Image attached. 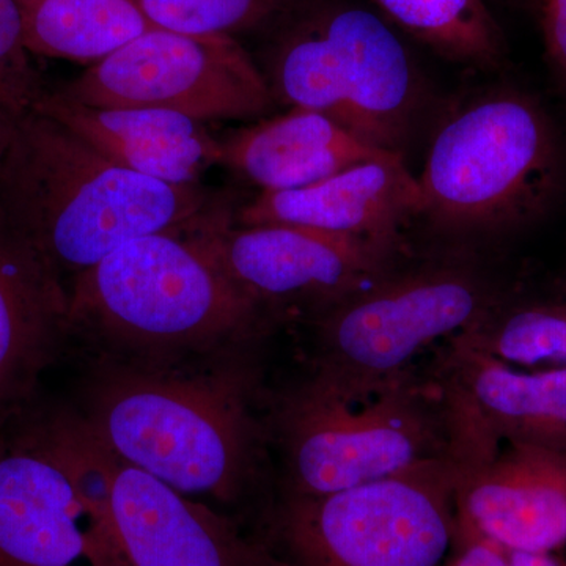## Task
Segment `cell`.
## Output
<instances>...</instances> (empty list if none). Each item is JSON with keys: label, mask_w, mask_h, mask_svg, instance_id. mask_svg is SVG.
<instances>
[{"label": "cell", "mask_w": 566, "mask_h": 566, "mask_svg": "<svg viewBox=\"0 0 566 566\" xmlns=\"http://www.w3.org/2000/svg\"><path fill=\"white\" fill-rule=\"evenodd\" d=\"M211 202L199 182L117 166L39 109L0 163V214L61 282L137 238L199 229L219 212Z\"/></svg>", "instance_id": "cell-1"}, {"label": "cell", "mask_w": 566, "mask_h": 566, "mask_svg": "<svg viewBox=\"0 0 566 566\" xmlns=\"http://www.w3.org/2000/svg\"><path fill=\"white\" fill-rule=\"evenodd\" d=\"M244 374L107 370L92 387L84 430L115 457L182 494L238 497L255 463Z\"/></svg>", "instance_id": "cell-2"}, {"label": "cell", "mask_w": 566, "mask_h": 566, "mask_svg": "<svg viewBox=\"0 0 566 566\" xmlns=\"http://www.w3.org/2000/svg\"><path fill=\"white\" fill-rule=\"evenodd\" d=\"M207 223L137 238L76 275L66 290L70 326L158 360L251 333L263 308L223 271Z\"/></svg>", "instance_id": "cell-3"}, {"label": "cell", "mask_w": 566, "mask_h": 566, "mask_svg": "<svg viewBox=\"0 0 566 566\" xmlns=\"http://www.w3.org/2000/svg\"><path fill=\"white\" fill-rule=\"evenodd\" d=\"M564 170V144L542 104L517 91L485 93L436 132L417 175L420 218L463 237L517 229L553 203Z\"/></svg>", "instance_id": "cell-4"}, {"label": "cell", "mask_w": 566, "mask_h": 566, "mask_svg": "<svg viewBox=\"0 0 566 566\" xmlns=\"http://www.w3.org/2000/svg\"><path fill=\"white\" fill-rule=\"evenodd\" d=\"M455 457L365 485L289 495L268 566H439L455 539Z\"/></svg>", "instance_id": "cell-5"}, {"label": "cell", "mask_w": 566, "mask_h": 566, "mask_svg": "<svg viewBox=\"0 0 566 566\" xmlns=\"http://www.w3.org/2000/svg\"><path fill=\"white\" fill-rule=\"evenodd\" d=\"M279 428L293 495L337 493L455 457L444 394L409 375L357 401L311 379L286 400Z\"/></svg>", "instance_id": "cell-6"}, {"label": "cell", "mask_w": 566, "mask_h": 566, "mask_svg": "<svg viewBox=\"0 0 566 566\" xmlns=\"http://www.w3.org/2000/svg\"><path fill=\"white\" fill-rule=\"evenodd\" d=\"M271 91L357 139L403 150L419 107V80L397 33L371 11L331 6L308 14L275 51Z\"/></svg>", "instance_id": "cell-7"}, {"label": "cell", "mask_w": 566, "mask_h": 566, "mask_svg": "<svg viewBox=\"0 0 566 566\" xmlns=\"http://www.w3.org/2000/svg\"><path fill=\"white\" fill-rule=\"evenodd\" d=\"M501 296L468 268L382 274L322 312L314 379L348 400H365L408 375L424 348L474 326Z\"/></svg>", "instance_id": "cell-8"}, {"label": "cell", "mask_w": 566, "mask_h": 566, "mask_svg": "<svg viewBox=\"0 0 566 566\" xmlns=\"http://www.w3.org/2000/svg\"><path fill=\"white\" fill-rule=\"evenodd\" d=\"M0 436V566H123L73 422Z\"/></svg>", "instance_id": "cell-9"}, {"label": "cell", "mask_w": 566, "mask_h": 566, "mask_svg": "<svg viewBox=\"0 0 566 566\" xmlns=\"http://www.w3.org/2000/svg\"><path fill=\"white\" fill-rule=\"evenodd\" d=\"M63 98L92 107H155L193 120H249L271 109L270 82L232 36L153 29L93 63Z\"/></svg>", "instance_id": "cell-10"}, {"label": "cell", "mask_w": 566, "mask_h": 566, "mask_svg": "<svg viewBox=\"0 0 566 566\" xmlns=\"http://www.w3.org/2000/svg\"><path fill=\"white\" fill-rule=\"evenodd\" d=\"M123 566H268L208 506L104 449L73 420Z\"/></svg>", "instance_id": "cell-11"}, {"label": "cell", "mask_w": 566, "mask_h": 566, "mask_svg": "<svg viewBox=\"0 0 566 566\" xmlns=\"http://www.w3.org/2000/svg\"><path fill=\"white\" fill-rule=\"evenodd\" d=\"M203 234L223 271L262 308L307 305L322 314L386 274L394 253L307 227L233 229L226 211Z\"/></svg>", "instance_id": "cell-12"}, {"label": "cell", "mask_w": 566, "mask_h": 566, "mask_svg": "<svg viewBox=\"0 0 566 566\" xmlns=\"http://www.w3.org/2000/svg\"><path fill=\"white\" fill-rule=\"evenodd\" d=\"M441 390L458 463L494 455L501 441L566 450V370H523L450 344Z\"/></svg>", "instance_id": "cell-13"}, {"label": "cell", "mask_w": 566, "mask_h": 566, "mask_svg": "<svg viewBox=\"0 0 566 566\" xmlns=\"http://www.w3.org/2000/svg\"><path fill=\"white\" fill-rule=\"evenodd\" d=\"M455 521L457 534L558 553L566 545V450L509 444L460 464Z\"/></svg>", "instance_id": "cell-14"}, {"label": "cell", "mask_w": 566, "mask_h": 566, "mask_svg": "<svg viewBox=\"0 0 566 566\" xmlns=\"http://www.w3.org/2000/svg\"><path fill=\"white\" fill-rule=\"evenodd\" d=\"M420 216L416 175L403 155L386 153L305 188L260 192L238 212V222L307 227L394 252L405 227Z\"/></svg>", "instance_id": "cell-15"}, {"label": "cell", "mask_w": 566, "mask_h": 566, "mask_svg": "<svg viewBox=\"0 0 566 566\" xmlns=\"http://www.w3.org/2000/svg\"><path fill=\"white\" fill-rule=\"evenodd\" d=\"M69 326L65 286L0 214V433L31 400Z\"/></svg>", "instance_id": "cell-16"}, {"label": "cell", "mask_w": 566, "mask_h": 566, "mask_svg": "<svg viewBox=\"0 0 566 566\" xmlns=\"http://www.w3.org/2000/svg\"><path fill=\"white\" fill-rule=\"evenodd\" d=\"M63 123L99 155L132 172L197 185L205 170L222 163V142L202 122L155 107H92L46 92L39 107Z\"/></svg>", "instance_id": "cell-17"}, {"label": "cell", "mask_w": 566, "mask_h": 566, "mask_svg": "<svg viewBox=\"0 0 566 566\" xmlns=\"http://www.w3.org/2000/svg\"><path fill=\"white\" fill-rule=\"evenodd\" d=\"M386 153L326 115L296 107L222 142V164L262 192L305 188Z\"/></svg>", "instance_id": "cell-18"}, {"label": "cell", "mask_w": 566, "mask_h": 566, "mask_svg": "<svg viewBox=\"0 0 566 566\" xmlns=\"http://www.w3.org/2000/svg\"><path fill=\"white\" fill-rule=\"evenodd\" d=\"M22 9L31 54L99 62L158 29L134 0H29Z\"/></svg>", "instance_id": "cell-19"}, {"label": "cell", "mask_w": 566, "mask_h": 566, "mask_svg": "<svg viewBox=\"0 0 566 566\" xmlns=\"http://www.w3.org/2000/svg\"><path fill=\"white\" fill-rule=\"evenodd\" d=\"M452 344L523 370H566V285L545 293H502Z\"/></svg>", "instance_id": "cell-20"}, {"label": "cell", "mask_w": 566, "mask_h": 566, "mask_svg": "<svg viewBox=\"0 0 566 566\" xmlns=\"http://www.w3.org/2000/svg\"><path fill=\"white\" fill-rule=\"evenodd\" d=\"M371 2L392 24L449 61L493 69L504 57V35L485 0Z\"/></svg>", "instance_id": "cell-21"}, {"label": "cell", "mask_w": 566, "mask_h": 566, "mask_svg": "<svg viewBox=\"0 0 566 566\" xmlns=\"http://www.w3.org/2000/svg\"><path fill=\"white\" fill-rule=\"evenodd\" d=\"M153 25L197 36H232L277 20L294 0H134Z\"/></svg>", "instance_id": "cell-22"}, {"label": "cell", "mask_w": 566, "mask_h": 566, "mask_svg": "<svg viewBox=\"0 0 566 566\" xmlns=\"http://www.w3.org/2000/svg\"><path fill=\"white\" fill-rule=\"evenodd\" d=\"M29 54L20 3L0 0V163L48 92Z\"/></svg>", "instance_id": "cell-23"}, {"label": "cell", "mask_w": 566, "mask_h": 566, "mask_svg": "<svg viewBox=\"0 0 566 566\" xmlns=\"http://www.w3.org/2000/svg\"><path fill=\"white\" fill-rule=\"evenodd\" d=\"M453 543L457 556L452 566H566L557 553L513 549L479 536L455 532Z\"/></svg>", "instance_id": "cell-24"}, {"label": "cell", "mask_w": 566, "mask_h": 566, "mask_svg": "<svg viewBox=\"0 0 566 566\" xmlns=\"http://www.w3.org/2000/svg\"><path fill=\"white\" fill-rule=\"evenodd\" d=\"M547 55L566 82V0H536Z\"/></svg>", "instance_id": "cell-25"}, {"label": "cell", "mask_w": 566, "mask_h": 566, "mask_svg": "<svg viewBox=\"0 0 566 566\" xmlns=\"http://www.w3.org/2000/svg\"><path fill=\"white\" fill-rule=\"evenodd\" d=\"M29 0H18V3H20L21 7H24L25 3H28Z\"/></svg>", "instance_id": "cell-26"}]
</instances>
